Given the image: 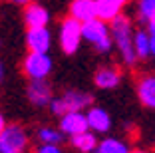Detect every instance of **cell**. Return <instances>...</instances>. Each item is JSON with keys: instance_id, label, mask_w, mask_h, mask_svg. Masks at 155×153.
Instances as JSON below:
<instances>
[{"instance_id": "1", "label": "cell", "mask_w": 155, "mask_h": 153, "mask_svg": "<svg viewBox=\"0 0 155 153\" xmlns=\"http://www.w3.org/2000/svg\"><path fill=\"white\" fill-rule=\"evenodd\" d=\"M110 30H111V38L114 44L119 52V58L123 60L125 66H135L137 62V52H135V44H133V28H131V20L125 14H117L114 20L110 22Z\"/></svg>"}, {"instance_id": "2", "label": "cell", "mask_w": 155, "mask_h": 153, "mask_svg": "<svg viewBox=\"0 0 155 153\" xmlns=\"http://www.w3.org/2000/svg\"><path fill=\"white\" fill-rule=\"evenodd\" d=\"M84 30V40L90 42L100 54H110L114 48V38H111V30H110V22H105L101 18H94L82 24Z\"/></svg>"}, {"instance_id": "3", "label": "cell", "mask_w": 155, "mask_h": 153, "mask_svg": "<svg viewBox=\"0 0 155 153\" xmlns=\"http://www.w3.org/2000/svg\"><path fill=\"white\" fill-rule=\"evenodd\" d=\"M91 94L87 91H82V90H66L60 98H54L50 104V111L54 115L62 117L64 113L68 111H82L86 108H91Z\"/></svg>"}, {"instance_id": "4", "label": "cell", "mask_w": 155, "mask_h": 153, "mask_svg": "<svg viewBox=\"0 0 155 153\" xmlns=\"http://www.w3.org/2000/svg\"><path fill=\"white\" fill-rule=\"evenodd\" d=\"M84 40V30L82 22L76 20L74 16H66L60 24V48L64 54H76L80 44Z\"/></svg>"}, {"instance_id": "5", "label": "cell", "mask_w": 155, "mask_h": 153, "mask_svg": "<svg viewBox=\"0 0 155 153\" xmlns=\"http://www.w3.org/2000/svg\"><path fill=\"white\" fill-rule=\"evenodd\" d=\"M28 133L18 123H8L0 133V153H26Z\"/></svg>"}, {"instance_id": "6", "label": "cell", "mask_w": 155, "mask_h": 153, "mask_svg": "<svg viewBox=\"0 0 155 153\" xmlns=\"http://www.w3.org/2000/svg\"><path fill=\"white\" fill-rule=\"evenodd\" d=\"M22 72L28 80H48L52 72V58L48 54L30 52L22 62Z\"/></svg>"}, {"instance_id": "7", "label": "cell", "mask_w": 155, "mask_h": 153, "mask_svg": "<svg viewBox=\"0 0 155 153\" xmlns=\"http://www.w3.org/2000/svg\"><path fill=\"white\" fill-rule=\"evenodd\" d=\"M30 104L36 108H46L52 104L54 94H52V86L48 84V80H30L28 84V91H26Z\"/></svg>"}, {"instance_id": "8", "label": "cell", "mask_w": 155, "mask_h": 153, "mask_svg": "<svg viewBox=\"0 0 155 153\" xmlns=\"http://www.w3.org/2000/svg\"><path fill=\"white\" fill-rule=\"evenodd\" d=\"M60 129L64 131V135L68 137H74L78 133H84L87 131V115L84 111H68L60 117Z\"/></svg>"}, {"instance_id": "9", "label": "cell", "mask_w": 155, "mask_h": 153, "mask_svg": "<svg viewBox=\"0 0 155 153\" xmlns=\"http://www.w3.org/2000/svg\"><path fill=\"white\" fill-rule=\"evenodd\" d=\"M26 46L30 52H38V54H48V50L52 46V32L46 28H28L26 32Z\"/></svg>"}, {"instance_id": "10", "label": "cell", "mask_w": 155, "mask_h": 153, "mask_svg": "<svg viewBox=\"0 0 155 153\" xmlns=\"http://www.w3.org/2000/svg\"><path fill=\"white\" fill-rule=\"evenodd\" d=\"M24 24L26 28H46L50 24V12L40 2H30L24 6Z\"/></svg>"}, {"instance_id": "11", "label": "cell", "mask_w": 155, "mask_h": 153, "mask_svg": "<svg viewBox=\"0 0 155 153\" xmlns=\"http://www.w3.org/2000/svg\"><path fill=\"white\" fill-rule=\"evenodd\" d=\"M86 115H87V127L94 133H107L111 129V115L104 108L91 105V108H87Z\"/></svg>"}, {"instance_id": "12", "label": "cell", "mask_w": 155, "mask_h": 153, "mask_svg": "<svg viewBox=\"0 0 155 153\" xmlns=\"http://www.w3.org/2000/svg\"><path fill=\"white\" fill-rule=\"evenodd\" d=\"M119 81H121V72L114 66H101L94 74V84L100 90H114L119 86Z\"/></svg>"}, {"instance_id": "13", "label": "cell", "mask_w": 155, "mask_h": 153, "mask_svg": "<svg viewBox=\"0 0 155 153\" xmlns=\"http://www.w3.org/2000/svg\"><path fill=\"white\" fill-rule=\"evenodd\" d=\"M70 16H74L80 22L97 18V0H72L70 4Z\"/></svg>"}, {"instance_id": "14", "label": "cell", "mask_w": 155, "mask_h": 153, "mask_svg": "<svg viewBox=\"0 0 155 153\" xmlns=\"http://www.w3.org/2000/svg\"><path fill=\"white\" fill-rule=\"evenodd\" d=\"M137 98L145 108L155 109V76H141L137 80Z\"/></svg>"}, {"instance_id": "15", "label": "cell", "mask_w": 155, "mask_h": 153, "mask_svg": "<svg viewBox=\"0 0 155 153\" xmlns=\"http://www.w3.org/2000/svg\"><path fill=\"white\" fill-rule=\"evenodd\" d=\"M97 133H94L91 129L84 131V133H78L72 137V147H76L80 153H96L97 149Z\"/></svg>"}, {"instance_id": "16", "label": "cell", "mask_w": 155, "mask_h": 153, "mask_svg": "<svg viewBox=\"0 0 155 153\" xmlns=\"http://www.w3.org/2000/svg\"><path fill=\"white\" fill-rule=\"evenodd\" d=\"M36 137H38V143H52V145H60L64 141V131L60 127H50V125H44L36 131Z\"/></svg>"}, {"instance_id": "17", "label": "cell", "mask_w": 155, "mask_h": 153, "mask_svg": "<svg viewBox=\"0 0 155 153\" xmlns=\"http://www.w3.org/2000/svg\"><path fill=\"white\" fill-rule=\"evenodd\" d=\"M133 44H135L137 58H149L151 56V34L147 30H135Z\"/></svg>"}, {"instance_id": "18", "label": "cell", "mask_w": 155, "mask_h": 153, "mask_svg": "<svg viewBox=\"0 0 155 153\" xmlns=\"http://www.w3.org/2000/svg\"><path fill=\"white\" fill-rule=\"evenodd\" d=\"M131 149L127 147V143L117 137H105L97 143L96 153H129Z\"/></svg>"}, {"instance_id": "19", "label": "cell", "mask_w": 155, "mask_h": 153, "mask_svg": "<svg viewBox=\"0 0 155 153\" xmlns=\"http://www.w3.org/2000/svg\"><path fill=\"white\" fill-rule=\"evenodd\" d=\"M121 14V8L110 0H97V18L105 20V22H111V20Z\"/></svg>"}, {"instance_id": "20", "label": "cell", "mask_w": 155, "mask_h": 153, "mask_svg": "<svg viewBox=\"0 0 155 153\" xmlns=\"http://www.w3.org/2000/svg\"><path fill=\"white\" fill-rule=\"evenodd\" d=\"M153 16H155V0H139L137 2V18L147 24Z\"/></svg>"}, {"instance_id": "21", "label": "cell", "mask_w": 155, "mask_h": 153, "mask_svg": "<svg viewBox=\"0 0 155 153\" xmlns=\"http://www.w3.org/2000/svg\"><path fill=\"white\" fill-rule=\"evenodd\" d=\"M34 153H64V151H62V147H60V145H52V143H40L36 149H34Z\"/></svg>"}, {"instance_id": "22", "label": "cell", "mask_w": 155, "mask_h": 153, "mask_svg": "<svg viewBox=\"0 0 155 153\" xmlns=\"http://www.w3.org/2000/svg\"><path fill=\"white\" fill-rule=\"evenodd\" d=\"M147 32H149V34H155V16L147 22Z\"/></svg>"}, {"instance_id": "23", "label": "cell", "mask_w": 155, "mask_h": 153, "mask_svg": "<svg viewBox=\"0 0 155 153\" xmlns=\"http://www.w3.org/2000/svg\"><path fill=\"white\" fill-rule=\"evenodd\" d=\"M4 78H6V68H4V62L0 60V84L4 81Z\"/></svg>"}, {"instance_id": "24", "label": "cell", "mask_w": 155, "mask_h": 153, "mask_svg": "<svg viewBox=\"0 0 155 153\" xmlns=\"http://www.w3.org/2000/svg\"><path fill=\"white\" fill-rule=\"evenodd\" d=\"M14 4H18V6H26V4H30V2H34V0H12Z\"/></svg>"}, {"instance_id": "25", "label": "cell", "mask_w": 155, "mask_h": 153, "mask_svg": "<svg viewBox=\"0 0 155 153\" xmlns=\"http://www.w3.org/2000/svg\"><path fill=\"white\" fill-rule=\"evenodd\" d=\"M110 2H114V4H117V6H119V8H123V6L127 4L129 0H110Z\"/></svg>"}, {"instance_id": "26", "label": "cell", "mask_w": 155, "mask_h": 153, "mask_svg": "<svg viewBox=\"0 0 155 153\" xmlns=\"http://www.w3.org/2000/svg\"><path fill=\"white\" fill-rule=\"evenodd\" d=\"M8 125V123H6V119H4V115H2V113H0V133H2V129H4V127Z\"/></svg>"}, {"instance_id": "27", "label": "cell", "mask_w": 155, "mask_h": 153, "mask_svg": "<svg viewBox=\"0 0 155 153\" xmlns=\"http://www.w3.org/2000/svg\"><path fill=\"white\" fill-rule=\"evenodd\" d=\"M151 54L155 56V34H151Z\"/></svg>"}, {"instance_id": "28", "label": "cell", "mask_w": 155, "mask_h": 153, "mask_svg": "<svg viewBox=\"0 0 155 153\" xmlns=\"http://www.w3.org/2000/svg\"><path fill=\"white\" fill-rule=\"evenodd\" d=\"M129 153H147V151H143V149H131Z\"/></svg>"}]
</instances>
